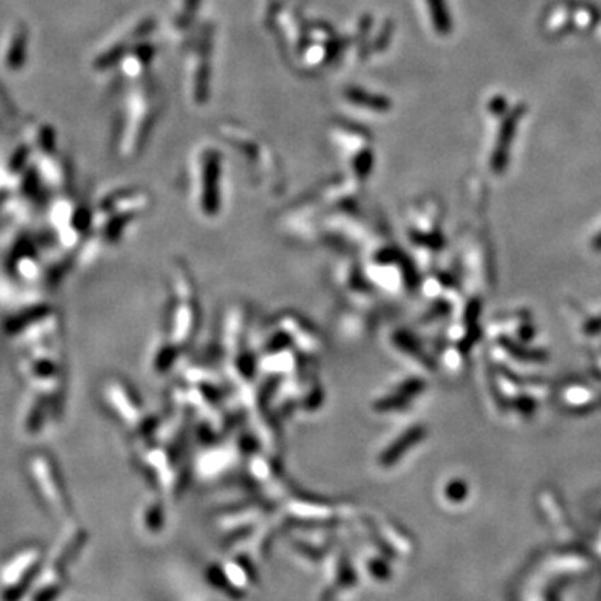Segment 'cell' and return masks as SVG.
I'll list each match as a JSON object with an SVG mask.
<instances>
[{"mask_svg": "<svg viewBox=\"0 0 601 601\" xmlns=\"http://www.w3.org/2000/svg\"><path fill=\"white\" fill-rule=\"evenodd\" d=\"M515 125H516V119L515 118L510 119L505 125H503V129H501V139H500V144H498V154L503 152V151H506V149L510 147L511 139H513Z\"/></svg>", "mask_w": 601, "mask_h": 601, "instance_id": "2", "label": "cell"}, {"mask_svg": "<svg viewBox=\"0 0 601 601\" xmlns=\"http://www.w3.org/2000/svg\"><path fill=\"white\" fill-rule=\"evenodd\" d=\"M430 6L433 12V24H435L436 30L441 32V34H446L450 30V17L445 0H430Z\"/></svg>", "mask_w": 601, "mask_h": 601, "instance_id": "1", "label": "cell"}]
</instances>
